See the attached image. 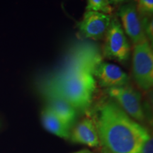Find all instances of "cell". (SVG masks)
Wrapping results in <instances>:
<instances>
[{
  "label": "cell",
  "instance_id": "1",
  "mask_svg": "<svg viewBox=\"0 0 153 153\" xmlns=\"http://www.w3.org/2000/svg\"><path fill=\"white\" fill-rule=\"evenodd\" d=\"M101 62L94 45L78 47L65 65L47 78L42 84L45 97H57L68 101L76 110H87L91 104L97 80L93 72Z\"/></svg>",
  "mask_w": 153,
  "mask_h": 153
},
{
  "label": "cell",
  "instance_id": "2",
  "mask_svg": "<svg viewBox=\"0 0 153 153\" xmlns=\"http://www.w3.org/2000/svg\"><path fill=\"white\" fill-rule=\"evenodd\" d=\"M104 153H140L143 126L131 118L115 101L101 107L96 124Z\"/></svg>",
  "mask_w": 153,
  "mask_h": 153
},
{
  "label": "cell",
  "instance_id": "3",
  "mask_svg": "<svg viewBox=\"0 0 153 153\" xmlns=\"http://www.w3.org/2000/svg\"><path fill=\"white\" fill-rule=\"evenodd\" d=\"M133 74L141 89L148 91L153 85V52L150 42L145 41L134 45Z\"/></svg>",
  "mask_w": 153,
  "mask_h": 153
},
{
  "label": "cell",
  "instance_id": "4",
  "mask_svg": "<svg viewBox=\"0 0 153 153\" xmlns=\"http://www.w3.org/2000/svg\"><path fill=\"white\" fill-rule=\"evenodd\" d=\"M105 38V57L120 62L128 60L131 55V45L117 17L111 19Z\"/></svg>",
  "mask_w": 153,
  "mask_h": 153
},
{
  "label": "cell",
  "instance_id": "5",
  "mask_svg": "<svg viewBox=\"0 0 153 153\" xmlns=\"http://www.w3.org/2000/svg\"><path fill=\"white\" fill-rule=\"evenodd\" d=\"M107 93L131 118L137 121L145 119L141 96L137 90L127 85L108 88Z\"/></svg>",
  "mask_w": 153,
  "mask_h": 153
},
{
  "label": "cell",
  "instance_id": "6",
  "mask_svg": "<svg viewBox=\"0 0 153 153\" xmlns=\"http://www.w3.org/2000/svg\"><path fill=\"white\" fill-rule=\"evenodd\" d=\"M118 16L124 33L128 36L134 45L148 41L145 36L142 19L137 12L135 4H124L120 7Z\"/></svg>",
  "mask_w": 153,
  "mask_h": 153
},
{
  "label": "cell",
  "instance_id": "7",
  "mask_svg": "<svg viewBox=\"0 0 153 153\" xmlns=\"http://www.w3.org/2000/svg\"><path fill=\"white\" fill-rule=\"evenodd\" d=\"M111 19L110 14L86 11L82 20L78 24V28L85 37L99 41L106 36Z\"/></svg>",
  "mask_w": 153,
  "mask_h": 153
},
{
  "label": "cell",
  "instance_id": "8",
  "mask_svg": "<svg viewBox=\"0 0 153 153\" xmlns=\"http://www.w3.org/2000/svg\"><path fill=\"white\" fill-rule=\"evenodd\" d=\"M93 74L101 87L107 88L125 86L129 79L128 74L120 67L102 61L96 66Z\"/></svg>",
  "mask_w": 153,
  "mask_h": 153
},
{
  "label": "cell",
  "instance_id": "9",
  "mask_svg": "<svg viewBox=\"0 0 153 153\" xmlns=\"http://www.w3.org/2000/svg\"><path fill=\"white\" fill-rule=\"evenodd\" d=\"M73 142L89 147H98L99 140L96 123L91 118L87 117L81 120L70 133Z\"/></svg>",
  "mask_w": 153,
  "mask_h": 153
},
{
  "label": "cell",
  "instance_id": "10",
  "mask_svg": "<svg viewBox=\"0 0 153 153\" xmlns=\"http://www.w3.org/2000/svg\"><path fill=\"white\" fill-rule=\"evenodd\" d=\"M48 105L53 113L71 128L76 120V109L68 101L57 97H45Z\"/></svg>",
  "mask_w": 153,
  "mask_h": 153
},
{
  "label": "cell",
  "instance_id": "11",
  "mask_svg": "<svg viewBox=\"0 0 153 153\" xmlns=\"http://www.w3.org/2000/svg\"><path fill=\"white\" fill-rule=\"evenodd\" d=\"M41 120L44 128L50 133L64 139L70 137V128L57 117L49 107L46 106L42 111Z\"/></svg>",
  "mask_w": 153,
  "mask_h": 153
},
{
  "label": "cell",
  "instance_id": "12",
  "mask_svg": "<svg viewBox=\"0 0 153 153\" xmlns=\"http://www.w3.org/2000/svg\"><path fill=\"white\" fill-rule=\"evenodd\" d=\"M87 11H98L104 14H111L113 8L108 0H87Z\"/></svg>",
  "mask_w": 153,
  "mask_h": 153
},
{
  "label": "cell",
  "instance_id": "13",
  "mask_svg": "<svg viewBox=\"0 0 153 153\" xmlns=\"http://www.w3.org/2000/svg\"><path fill=\"white\" fill-rule=\"evenodd\" d=\"M140 153H153V142L152 136L145 128L141 133Z\"/></svg>",
  "mask_w": 153,
  "mask_h": 153
},
{
  "label": "cell",
  "instance_id": "14",
  "mask_svg": "<svg viewBox=\"0 0 153 153\" xmlns=\"http://www.w3.org/2000/svg\"><path fill=\"white\" fill-rule=\"evenodd\" d=\"M136 8L141 17H152L153 0H138Z\"/></svg>",
  "mask_w": 153,
  "mask_h": 153
},
{
  "label": "cell",
  "instance_id": "15",
  "mask_svg": "<svg viewBox=\"0 0 153 153\" xmlns=\"http://www.w3.org/2000/svg\"><path fill=\"white\" fill-rule=\"evenodd\" d=\"M128 0H108L111 5H117L120 4H123L127 1Z\"/></svg>",
  "mask_w": 153,
  "mask_h": 153
},
{
  "label": "cell",
  "instance_id": "16",
  "mask_svg": "<svg viewBox=\"0 0 153 153\" xmlns=\"http://www.w3.org/2000/svg\"><path fill=\"white\" fill-rule=\"evenodd\" d=\"M74 153H90V152L87 150H81V151H79V152H76Z\"/></svg>",
  "mask_w": 153,
  "mask_h": 153
}]
</instances>
